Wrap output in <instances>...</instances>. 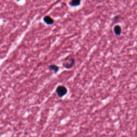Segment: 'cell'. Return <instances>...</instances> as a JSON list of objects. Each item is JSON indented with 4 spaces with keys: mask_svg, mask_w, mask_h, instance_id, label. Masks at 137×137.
<instances>
[{
    "mask_svg": "<svg viewBox=\"0 0 137 137\" xmlns=\"http://www.w3.org/2000/svg\"><path fill=\"white\" fill-rule=\"evenodd\" d=\"M75 61L74 57L69 56H67L62 61V65L63 67L67 69H70L74 66Z\"/></svg>",
    "mask_w": 137,
    "mask_h": 137,
    "instance_id": "obj_1",
    "label": "cell"
},
{
    "mask_svg": "<svg viewBox=\"0 0 137 137\" xmlns=\"http://www.w3.org/2000/svg\"><path fill=\"white\" fill-rule=\"evenodd\" d=\"M56 92L58 97L61 98L67 94L68 90L64 86L59 85L56 88Z\"/></svg>",
    "mask_w": 137,
    "mask_h": 137,
    "instance_id": "obj_2",
    "label": "cell"
},
{
    "mask_svg": "<svg viewBox=\"0 0 137 137\" xmlns=\"http://www.w3.org/2000/svg\"><path fill=\"white\" fill-rule=\"evenodd\" d=\"M43 21L48 25H52L54 23V21L53 19L49 15H46L43 18Z\"/></svg>",
    "mask_w": 137,
    "mask_h": 137,
    "instance_id": "obj_3",
    "label": "cell"
},
{
    "mask_svg": "<svg viewBox=\"0 0 137 137\" xmlns=\"http://www.w3.org/2000/svg\"><path fill=\"white\" fill-rule=\"evenodd\" d=\"M114 32L117 36H119L122 33V29L121 26L119 25H115L113 29Z\"/></svg>",
    "mask_w": 137,
    "mask_h": 137,
    "instance_id": "obj_4",
    "label": "cell"
},
{
    "mask_svg": "<svg viewBox=\"0 0 137 137\" xmlns=\"http://www.w3.org/2000/svg\"><path fill=\"white\" fill-rule=\"evenodd\" d=\"M48 69L50 71H53L55 74H56L59 71L60 67L56 65H52L48 66Z\"/></svg>",
    "mask_w": 137,
    "mask_h": 137,
    "instance_id": "obj_5",
    "label": "cell"
},
{
    "mask_svg": "<svg viewBox=\"0 0 137 137\" xmlns=\"http://www.w3.org/2000/svg\"><path fill=\"white\" fill-rule=\"evenodd\" d=\"M81 4V0H72L69 3V4L72 7H76Z\"/></svg>",
    "mask_w": 137,
    "mask_h": 137,
    "instance_id": "obj_6",
    "label": "cell"
}]
</instances>
